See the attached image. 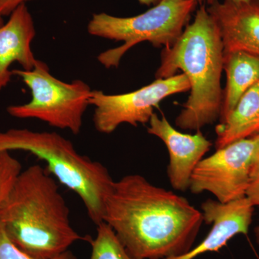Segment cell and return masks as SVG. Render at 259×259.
Segmentation results:
<instances>
[{"mask_svg":"<svg viewBox=\"0 0 259 259\" xmlns=\"http://www.w3.org/2000/svg\"><path fill=\"white\" fill-rule=\"evenodd\" d=\"M204 218L185 197L129 175L115 181L105 202L103 223L130 254L165 259L192 249Z\"/></svg>","mask_w":259,"mask_h":259,"instance_id":"1","label":"cell"},{"mask_svg":"<svg viewBox=\"0 0 259 259\" xmlns=\"http://www.w3.org/2000/svg\"><path fill=\"white\" fill-rule=\"evenodd\" d=\"M0 223L11 241L38 259H51L85 239L73 228L69 207L47 168L20 172L0 205Z\"/></svg>","mask_w":259,"mask_h":259,"instance_id":"2","label":"cell"},{"mask_svg":"<svg viewBox=\"0 0 259 259\" xmlns=\"http://www.w3.org/2000/svg\"><path fill=\"white\" fill-rule=\"evenodd\" d=\"M224 49L215 22L207 5H199L193 22L186 26L171 47L163 48L156 79L177 74L179 70L188 78L190 95L176 118L182 130L201 131L219 118L223 92L221 76Z\"/></svg>","mask_w":259,"mask_h":259,"instance_id":"3","label":"cell"},{"mask_svg":"<svg viewBox=\"0 0 259 259\" xmlns=\"http://www.w3.org/2000/svg\"><path fill=\"white\" fill-rule=\"evenodd\" d=\"M24 151L47 163L61 185L79 196L90 220L103 223L105 202L114 181L100 162L80 154L69 140L55 132L10 129L0 131V151Z\"/></svg>","mask_w":259,"mask_h":259,"instance_id":"4","label":"cell"},{"mask_svg":"<svg viewBox=\"0 0 259 259\" xmlns=\"http://www.w3.org/2000/svg\"><path fill=\"white\" fill-rule=\"evenodd\" d=\"M197 5L194 0H161L136 16L94 14L88 25L90 35L124 42L121 47L102 52L97 60L106 69L117 68L126 53L140 42H149L156 48L172 47L188 25Z\"/></svg>","mask_w":259,"mask_h":259,"instance_id":"5","label":"cell"},{"mask_svg":"<svg viewBox=\"0 0 259 259\" xmlns=\"http://www.w3.org/2000/svg\"><path fill=\"white\" fill-rule=\"evenodd\" d=\"M31 92V100L10 105L7 111L19 119H37L49 125L79 134L93 90L82 80L64 82L53 76L49 66L37 61L32 70H13Z\"/></svg>","mask_w":259,"mask_h":259,"instance_id":"6","label":"cell"},{"mask_svg":"<svg viewBox=\"0 0 259 259\" xmlns=\"http://www.w3.org/2000/svg\"><path fill=\"white\" fill-rule=\"evenodd\" d=\"M258 153L259 134L217 149L195 167L189 190L194 194L210 192L221 203L246 197Z\"/></svg>","mask_w":259,"mask_h":259,"instance_id":"7","label":"cell"},{"mask_svg":"<svg viewBox=\"0 0 259 259\" xmlns=\"http://www.w3.org/2000/svg\"><path fill=\"white\" fill-rule=\"evenodd\" d=\"M190 83L185 74L152 83L131 93L107 95L93 90L90 105L95 107L94 125L100 134H110L122 124L136 127L148 123L155 107L167 97L190 91Z\"/></svg>","mask_w":259,"mask_h":259,"instance_id":"8","label":"cell"},{"mask_svg":"<svg viewBox=\"0 0 259 259\" xmlns=\"http://www.w3.org/2000/svg\"><path fill=\"white\" fill-rule=\"evenodd\" d=\"M148 133L161 140L168 149L169 164L167 175L175 190L186 192L190 188L194 168L209 151L212 144L201 131L186 134L177 131L166 117L153 113L148 122Z\"/></svg>","mask_w":259,"mask_h":259,"instance_id":"9","label":"cell"},{"mask_svg":"<svg viewBox=\"0 0 259 259\" xmlns=\"http://www.w3.org/2000/svg\"><path fill=\"white\" fill-rule=\"evenodd\" d=\"M201 208L204 222L212 225L208 235L185 254L165 259H194L207 252L219 250L237 235L248 234L254 206L245 197L227 203L208 199Z\"/></svg>","mask_w":259,"mask_h":259,"instance_id":"10","label":"cell"},{"mask_svg":"<svg viewBox=\"0 0 259 259\" xmlns=\"http://www.w3.org/2000/svg\"><path fill=\"white\" fill-rule=\"evenodd\" d=\"M207 9L219 30L224 54L243 51L259 56V0H217Z\"/></svg>","mask_w":259,"mask_h":259,"instance_id":"11","label":"cell"},{"mask_svg":"<svg viewBox=\"0 0 259 259\" xmlns=\"http://www.w3.org/2000/svg\"><path fill=\"white\" fill-rule=\"evenodd\" d=\"M36 35L35 24L26 4L18 6L6 23L0 26V91L6 88L13 76L12 65L18 63L23 70L36 65L31 44Z\"/></svg>","mask_w":259,"mask_h":259,"instance_id":"12","label":"cell"},{"mask_svg":"<svg viewBox=\"0 0 259 259\" xmlns=\"http://www.w3.org/2000/svg\"><path fill=\"white\" fill-rule=\"evenodd\" d=\"M223 70L226 72L227 84L223 92L221 122L233 110L241 97L259 81V56L243 52L224 54Z\"/></svg>","mask_w":259,"mask_h":259,"instance_id":"13","label":"cell"},{"mask_svg":"<svg viewBox=\"0 0 259 259\" xmlns=\"http://www.w3.org/2000/svg\"><path fill=\"white\" fill-rule=\"evenodd\" d=\"M259 134V81L241 97L224 121L216 127L217 149Z\"/></svg>","mask_w":259,"mask_h":259,"instance_id":"14","label":"cell"},{"mask_svg":"<svg viewBox=\"0 0 259 259\" xmlns=\"http://www.w3.org/2000/svg\"><path fill=\"white\" fill-rule=\"evenodd\" d=\"M97 226L96 236L90 241V259H138L130 254L108 225L102 223Z\"/></svg>","mask_w":259,"mask_h":259,"instance_id":"15","label":"cell"},{"mask_svg":"<svg viewBox=\"0 0 259 259\" xmlns=\"http://www.w3.org/2000/svg\"><path fill=\"white\" fill-rule=\"evenodd\" d=\"M21 171V164L10 154V151H0V205Z\"/></svg>","mask_w":259,"mask_h":259,"instance_id":"16","label":"cell"},{"mask_svg":"<svg viewBox=\"0 0 259 259\" xmlns=\"http://www.w3.org/2000/svg\"><path fill=\"white\" fill-rule=\"evenodd\" d=\"M0 259H38L25 253L11 241L0 223ZM51 259H77L70 250Z\"/></svg>","mask_w":259,"mask_h":259,"instance_id":"17","label":"cell"},{"mask_svg":"<svg viewBox=\"0 0 259 259\" xmlns=\"http://www.w3.org/2000/svg\"><path fill=\"white\" fill-rule=\"evenodd\" d=\"M31 0H0V15H10L18 6Z\"/></svg>","mask_w":259,"mask_h":259,"instance_id":"18","label":"cell"},{"mask_svg":"<svg viewBox=\"0 0 259 259\" xmlns=\"http://www.w3.org/2000/svg\"><path fill=\"white\" fill-rule=\"evenodd\" d=\"M246 197L250 199L254 207H259V178L251 182L247 191Z\"/></svg>","mask_w":259,"mask_h":259,"instance_id":"19","label":"cell"},{"mask_svg":"<svg viewBox=\"0 0 259 259\" xmlns=\"http://www.w3.org/2000/svg\"><path fill=\"white\" fill-rule=\"evenodd\" d=\"M259 178V153L255 158L254 163L252 166L251 172H250V180L251 182Z\"/></svg>","mask_w":259,"mask_h":259,"instance_id":"20","label":"cell"},{"mask_svg":"<svg viewBox=\"0 0 259 259\" xmlns=\"http://www.w3.org/2000/svg\"><path fill=\"white\" fill-rule=\"evenodd\" d=\"M161 0H139L141 5H146V6H154L157 5Z\"/></svg>","mask_w":259,"mask_h":259,"instance_id":"21","label":"cell"},{"mask_svg":"<svg viewBox=\"0 0 259 259\" xmlns=\"http://www.w3.org/2000/svg\"><path fill=\"white\" fill-rule=\"evenodd\" d=\"M217 1V0H206V5L212 4L214 2ZM232 2L234 3H248V2L253 1V0H231Z\"/></svg>","mask_w":259,"mask_h":259,"instance_id":"22","label":"cell"},{"mask_svg":"<svg viewBox=\"0 0 259 259\" xmlns=\"http://www.w3.org/2000/svg\"><path fill=\"white\" fill-rule=\"evenodd\" d=\"M254 234H255V241H256L257 244H258L259 245V223H258V226H257L255 228Z\"/></svg>","mask_w":259,"mask_h":259,"instance_id":"23","label":"cell"},{"mask_svg":"<svg viewBox=\"0 0 259 259\" xmlns=\"http://www.w3.org/2000/svg\"><path fill=\"white\" fill-rule=\"evenodd\" d=\"M198 5H206V0H194Z\"/></svg>","mask_w":259,"mask_h":259,"instance_id":"24","label":"cell"},{"mask_svg":"<svg viewBox=\"0 0 259 259\" xmlns=\"http://www.w3.org/2000/svg\"><path fill=\"white\" fill-rule=\"evenodd\" d=\"M3 17L0 15V26H2V25H3Z\"/></svg>","mask_w":259,"mask_h":259,"instance_id":"25","label":"cell"}]
</instances>
